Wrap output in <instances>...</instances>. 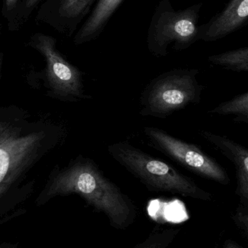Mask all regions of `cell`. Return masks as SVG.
I'll use <instances>...</instances> for the list:
<instances>
[{
    "mask_svg": "<svg viewBox=\"0 0 248 248\" xmlns=\"http://www.w3.org/2000/svg\"><path fill=\"white\" fill-rule=\"evenodd\" d=\"M248 0H230L224 10L199 26V41L215 42L247 26Z\"/></svg>",
    "mask_w": 248,
    "mask_h": 248,
    "instance_id": "9",
    "label": "cell"
},
{
    "mask_svg": "<svg viewBox=\"0 0 248 248\" xmlns=\"http://www.w3.org/2000/svg\"><path fill=\"white\" fill-rule=\"evenodd\" d=\"M179 232V229L154 230L145 240L133 248H167Z\"/></svg>",
    "mask_w": 248,
    "mask_h": 248,
    "instance_id": "14",
    "label": "cell"
},
{
    "mask_svg": "<svg viewBox=\"0 0 248 248\" xmlns=\"http://www.w3.org/2000/svg\"><path fill=\"white\" fill-rule=\"evenodd\" d=\"M97 0H43L36 14L37 22L66 36H72L91 11Z\"/></svg>",
    "mask_w": 248,
    "mask_h": 248,
    "instance_id": "8",
    "label": "cell"
},
{
    "mask_svg": "<svg viewBox=\"0 0 248 248\" xmlns=\"http://www.w3.org/2000/svg\"><path fill=\"white\" fill-rule=\"evenodd\" d=\"M208 113L219 116H234L237 122L248 124V92L235 96L228 101L223 102Z\"/></svg>",
    "mask_w": 248,
    "mask_h": 248,
    "instance_id": "13",
    "label": "cell"
},
{
    "mask_svg": "<svg viewBox=\"0 0 248 248\" xmlns=\"http://www.w3.org/2000/svg\"><path fill=\"white\" fill-rule=\"evenodd\" d=\"M199 74L198 69L175 68L154 77L140 96V115L165 119L198 104L203 91Z\"/></svg>",
    "mask_w": 248,
    "mask_h": 248,
    "instance_id": "3",
    "label": "cell"
},
{
    "mask_svg": "<svg viewBox=\"0 0 248 248\" xmlns=\"http://www.w3.org/2000/svg\"><path fill=\"white\" fill-rule=\"evenodd\" d=\"M124 0H97L84 23L74 36L75 45L91 42L100 36Z\"/></svg>",
    "mask_w": 248,
    "mask_h": 248,
    "instance_id": "11",
    "label": "cell"
},
{
    "mask_svg": "<svg viewBox=\"0 0 248 248\" xmlns=\"http://www.w3.org/2000/svg\"><path fill=\"white\" fill-rule=\"evenodd\" d=\"M70 194H77L104 214L116 230L128 228L136 216L131 198L88 159H81L58 173L39 196L37 203L42 205L54 197Z\"/></svg>",
    "mask_w": 248,
    "mask_h": 248,
    "instance_id": "1",
    "label": "cell"
},
{
    "mask_svg": "<svg viewBox=\"0 0 248 248\" xmlns=\"http://www.w3.org/2000/svg\"><path fill=\"white\" fill-rule=\"evenodd\" d=\"M144 133L151 147L192 173L220 185L230 183L226 169L198 146L180 140L157 127L145 126Z\"/></svg>",
    "mask_w": 248,
    "mask_h": 248,
    "instance_id": "5",
    "label": "cell"
},
{
    "mask_svg": "<svg viewBox=\"0 0 248 248\" xmlns=\"http://www.w3.org/2000/svg\"><path fill=\"white\" fill-rule=\"evenodd\" d=\"M0 248H24L21 247L18 243H0Z\"/></svg>",
    "mask_w": 248,
    "mask_h": 248,
    "instance_id": "19",
    "label": "cell"
},
{
    "mask_svg": "<svg viewBox=\"0 0 248 248\" xmlns=\"http://www.w3.org/2000/svg\"><path fill=\"white\" fill-rule=\"evenodd\" d=\"M108 152L119 166L151 192H167L202 201L212 200V195L192 178L129 141L113 143L108 147Z\"/></svg>",
    "mask_w": 248,
    "mask_h": 248,
    "instance_id": "2",
    "label": "cell"
},
{
    "mask_svg": "<svg viewBox=\"0 0 248 248\" xmlns=\"http://www.w3.org/2000/svg\"><path fill=\"white\" fill-rule=\"evenodd\" d=\"M224 248H243L232 240H227L224 243Z\"/></svg>",
    "mask_w": 248,
    "mask_h": 248,
    "instance_id": "18",
    "label": "cell"
},
{
    "mask_svg": "<svg viewBox=\"0 0 248 248\" xmlns=\"http://www.w3.org/2000/svg\"><path fill=\"white\" fill-rule=\"evenodd\" d=\"M20 1L21 0H3L1 14L7 20L8 28L13 23Z\"/></svg>",
    "mask_w": 248,
    "mask_h": 248,
    "instance_id": "17",
    "label": "cell"
},
{
    "mask_svg": "<svg viewBox=\"0 0 248 248\" xmlns=\"http://www.w3.org/2000/svg\"><path fill=\"white\" fill-rule=\"evenodd\" d=\"M1 29V26H0V29Z\"/></svg>",
    "mask_w": 248,
    "mask_h": 248,
    "instance_id": "22",
    "label": "cell"
},
{
    "mask_svg": "<svg viewBox=\"0 0 248 248\" xmlns=\"http://www.w3.org/2000/svg\"><path fill=\"white\" fill-rule=\"evenodd\" d=\"M209 62L229 71L238 73L248 72V47L239 48L217 55H211L208 58Z\"/></svg>",
    "mask_w": 248,
    "mask_h": 248,
    "instance_id": "12",
    "label": "cell"
},
{
    "mask_svg": "<svg viewBox=\"0 0 248 248\" xmlns=\"http://www.w3.org/2000/svg\"><path fill=\"white\" fill-rule=\"evenodd\" d=\"M233 221L236 226L243 232L245 237H248V207L239 204L235 214L233 216Z\"/></svg>",
    "mask_w": 248,
    "mask_h": 248,
    "instance_id": "16",
    "label": "cell"
},
{
    "mask_svg": "<svg viewBox=\"0 0 248 248\" xmlns=\"http://www.w3.org/2000/svg\"><path fill=\"white\" fill-rule=\"evenodd\" d=\"M29 45L45 58L48 81L55 93L61 96L86 97L81 73L63 58L57 49L55 38L45 33H36L31 36Z\"/></svg>",
    "mask_w": 248,
    "mask_h": 248,
    "instance_id": "7",
    "label": "cell"
},
{
    "mask_svg": "<svg viewBox=\"0 0 248 248\" xmlns=\"http://www.w3.org/2000/svg\"><path fill=\"white\" fill-rule=\"evenodd\" d=\"M202 3L176 10L170 0L156 7L147 32V48L157 58H164L173 49L181 52L199 41V13Z\"/></svg>",
    "mask_w": 248,
    "mask_h": 248,
    "instance_id": "4",
    "label": "cell"
},
{
    "mask_svg": "<svg viewBox=\"0 0 248 248\" xmlns=\"http://www.w3.org/2000/svg\"><path fill=\"white\" fill-rule=\"evenodd\" d=\"M7 129H8V128H7V125L0 122V137H1Z\"/></svg>",
    "mask_w": 248,
    "mask_h": 248,
    "instance_id": "20",
    "label": "cell"
},
{
    "mask_svg": "<svg viewBox=\"0 0 248 248\" xmlns=\"http://www.w3.org/2000/svg\"><path fill=\"white\" fill-rule=\"evenodd\" d=\"M2 61H3V55H2V54L0 53V69H1V65H2Z\"/></svg>",
    "mask_w": 248,
    "mask_h": 248,
    "instance_id": "21",
    "label": "cell"
},
{
    "mask_svg": "<svg viewBox=\"0 0 248 248\" xmlns=\"http://www.w3.org/2000/svg\"><path fill=\"white\" fill-rule=\"evenodd\" d=\"M39 134L20 135L7 129L0 137V220L13 208L7 197L20 171L27 164L39 144Z\"/></svg>",
    "mask_w": 248,
    "mask_h": 248,
    "instance_id": "6",
    "label": "cell"
},
{
    "mask_svg": "<svg viewBox=\"0 0 248 248\" xmlns=\"http://www.w3.org/2000/svg\"><path fill=\"white\" fill-rule=\"evenodd\" d=\"M41 2L42 0H21L9 30L15 31L20 29Z\"/></svg>",
    "mask_w": 248,
    "mask_h": 248,
    "instance_id": "15",
    "label": "cell"
},
{
    "mask_svg": "<svg viewBox=\"0 0 248 248\" xmlns=\"http://www.w3.org/2000/svg\"><path fill=\"white\" fill-rule=\"evenodd\" d=\"M201 136L234 165L237 179L236 194L240 198V204L248 207V149L226 136L211 131H202Z\"/></svg>",
    "mask_w": 248,
    "mask_h": 248,
    "instance_id": "10",
    "label": "cell"
}]
</instances>
